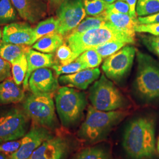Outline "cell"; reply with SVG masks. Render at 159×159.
<instances>
[{"label": "cell", "mask_w": 159, "mask_h": 159, "mask_svg": "<svg viewBox=\"0 0 159 159\" xmlns=\"http://www.w3.org/2000/svg\"><path fill=\"white\" fill-rule=\"evenodd\" d=\"M54 136L51 131L40 125H35L22 137L17 150L10 154V159H28L34 151L47 140Z\"/></svg>", "instance_id": "obj_12"}, {"label": "cell", "mask_w": 159, "mask_h": 159, "mask_svg": "<svg viewBox=\"0 0 159 159\" xmlns=\"http://www.w3.org/2000/svg\"><path fill=\"white\" fill-rule=\"evenodd\" d=\"M135 31L140 33H148L153 36H159V23L138 24L135 27Z\"/></svg>", "instance_id": "obj_35"}, {"label": "cell", "mask_w": 159, "mask_h": 159, "mask_svg": "<svg viewBox=\"0 0 159 159\" xmlns=\"http://www.w3.org/2000/svg\"><path fill=\"white\" fill-rule=\"evenodd\" d=\"M31 48L30 46L15 44L1 41L0 42V56L12 63L24 54H26Z\"/></svg>", "instance_id": "obj_22"}, {"label": "cell", "mask_w": 159, "mask_h": 159, "mask_svg": "<svg viewBox=\"0 0 159 159\" xmlns=\"http://www.w3.org/2000/svg\"><path fill=\"white\" fill-rule=\"evenodd\" d=\"M137 20L138 23L140 24L159 23V12L146 17H139Z\"/></svg>", "instance_id": "obj_38"}, {"label": "cell", "mask_w": 159, "mask_h": 159, "mask_svg": "<svg viewBox=\"0 0 159 159\" xmlns=\"http://www.w3.org/2000/svg\"><path fill=\"white\" fill-rule=\"evenodd\" d=\"M83 0H64L56 10L59 21L57 33L66 36L75 29L86 16Z\"/></svg>", "instance_id": "obj_10"}, {"label": "cell", "mask_w": 159, "mask_h": 159, "mask_svg": "<svg viewBox=\"0 0 159 159\" xmlns=\"http://www.w3.org/2000/svg\"><path fill=\"white\" fill-rule=\"evenodd\" d=\"M106 20L102 15L95 17H85L79 24L68 34H79L91 29L98 28L106 23Z\"/></svg>", "instance_id": "obj_26"}, {"label": "cell", "mask_w": 159, "mask_h": 159, "mask_svg": "<svg viewBox=\"0 0 159 159\" xmlns=\"http://www.w3.org/2000/svg\"><path fill=\"white\" fill-rule=\"evenodd\" d=\"M83 2L86 14L93 17L101 15L109 4L104 0H83Z\"/></svg>", "instance_id": "obj_30"}, {"label": "cell", "mask_w": 159, "mask_h": 159, "mask_svg": "<svg viewBox=\"0 0 159 159\" xmlns=\"http://www.w3.org/2000/svg\"><path fill=\"white\" fill-rule=\"evenodd\" d=\"M25 98L23 88L10 77L0 83V105L21 102Z\"/></svg>", "instance_id": "obj_18"}, {"label": "cell", "mask_w": 159, "mask_h": 159, "mask_svg": "<svg viewBox=\"0 0 159 159\" xmlns=\"http://www.w3.org/2000/svg\"><path fill=\"white\" fill-rule=\"evenodd\" d=\"M102 56L93 49H89L83 52L75 60L83 63L86 68L98 67L102 61Z\"/></svg>", "instance_id": "obj_29"}, {"label": "cell", "mask_w": 159, "mask_h": 159, "mask_svg": "<svg viewBox=\"0 0 159 159\" xmlns=\"http://www.w3.org/2000/svg\"><path fill=\"white\" fill-rule=\"evenodd\" d=\"M2 31H1V30L0 29V42L2 41Z\"/></svg>", "instance_id": "obj_44"}, {"label": "cell", "mask_w": 159, "mask_h": 159, "mask_svg": "<svg viewBox=\"0 0 159 159\" xmlns=\"http://www.w3.org/2000/svg\"><path fill=\"white\" fill-rule=\"evenodd\" d=\"M104 1H105L108 4H112V3L114 2L115 1H116L117 0H104Z\"/></svg>", "instance_id": "obj_43"}, {"label": "cell", "mask_w": 159, "mask_h": 159, "mask_svg": "<svg viewBox=\"0 0 159 159\" xmlns=\"http://www.w3.org/2000/svg\"><path fill=\"white\" fill-rule=\"evenodd\" d=\"M72 159H112L111 149L108 144L99 143L82 149Z\"/></svg>", "instance_id": "obj_20"}, {"label": "cell", "mask_w": 159, "mask_h": 159, "mask_svg": "<svg viewBox=\"0 0 159 159\" xmlns=\"http://www.w3.org/2000/svg\"><path fill=\"white\" fill-rule=\"evenodd\" d=\"M143 43L149 51L159 57V36L144 35L142 38Z\"/></svg>", "instance_id": "obj_33"}, {"label": "cell", "mask_w": 159, "mask_h": 159, "mask_svg": "<svg viewBox=\"0 0 159 159\" xmlns=\"http://www.w3.org/2000/svg\"><path fill=\"white\" fill-rule=\"evenodd\" d=\"M65 37L66 43L73 52L74 61L84 51L107 42L120 41L127 44L135 43V37L116 28L107 21L100 27L79 34H68Z\"/></svg>", "instance_id": "obj_3"}, {"label": "cell", "mask_w": 159, "mask_h": 159, "mask_svg": "<svg viewBox=\"0 0 159 159\" xmlns=\"http://www.w3.org/2000/svg\"><path fill=\"white\" fill-rule=\"evenodd\" d=\"M73 148L70 139L54 136L43 143L28 159H67Z\"/></svg>", "instance_id": "obj_11"}, {"label": "cell", "mask_w": 159, "mask_h": 159, "mask_svg": "<svg viewBox=\"0 0 159 159\" xmlns=\"http://www.w3.org/2000/svg\"><path fill=\"white\" fill-rule=\"evenodd\" d=\"M30 120L23 109L11 107L0 111V144L24 136L28 132Z\"/></svg>", "instance_id": "obj_8"}, {"label": "cell", "mask_w": 159, "mask_h": 159, "mask_svg": "<svg viewBox=\"0 0 159 159\" xmlns=\"http://www.w3.org/2000/svg\"><path fill=\"white\" fill-rule=\"evenodd\" d=\"M20 144H21L20 140L1 143L0 153H3L6 154H11L17 150L20 147Z\"/></svg>", "instance_id": "obj_37"}, {"label": "cell", "mask_w": 159, "mask_h": 159, "mask_svg": "<svg viewBox=\"0 0 159 159\" xmlns=\"http://www.w3.org/2000/svg\"><path fill=\"white\" fill-rule=\"evenodd\" d=\"M28 63V69L25 77L23 81V88L29 89V80L31 73L35 70L41 68H50L56 64L52 54H47L35 50L31 48L26 54Z\"/></svg>", "instance_id": "obj_17"}, {"label": "cell", "mask_w": 159, "mask_h": 159, "mask_svg": "<svg viewBox=\"0 0 159 159\" xmlns=\"http://www.w3.org/2000/svg\"><path fill=\"white\" fill-rule=\"evenodd\" d=\"M2 41L15 44L33 46L35 43L34 28L26 22L7 24L2 30Z\"/></svg>", "instance_id": "obj_14"}, {"label": "cell", "mask_w": 159, "mask_h": 159, "mask_svg": "<svg viewBox=\"0 0 159 159\" xmlns=\"http://www.w3.org/2000/svg\"><path fill=\"white\" fill-rule=\"evenodd\" d=\"M59 21L56 17H50L40 21L34 28L35 43L46 35L57 33Z\"/></svg>", "instance_id": "obj_23"}, {"label": "cell", "mask_w": 159, "mask_h": 159, "mask_svg": "<svg viewBox=\"0 0 159 159\" xmlns=\"http://www.w3.org/2000/svg\"><path fill=\"white\" fill-rule=\"evenodd\" d=\"M64 43V36L58 33H54L40 38L31 46V48L41 52L53 54Z\"/></svg>", "instance_id": "obj_21"}, {"label": "cell", "mask_w": 159, "mask_h": 159, "mask_svg": "<svg viewBox=\"0 0 159 159\" xmlns=\"http://www.w3.org/2000/svg\"><path fill=\"white\" fill-rule=\"evenodd\" d=\"M156 120L153 117L137 116L125 125L122 146L130 159H156Z\"/></svg>", "instance_id": "obj_1"}, {"label": "cell", "mask_w": 159, "mask_h": 159, "mask_svg": "<svg viewBox=\"0 0 159 159\" xmlns=\"http://www.w3.org/2000/svg\"><path fill=\"white\" fill-rule=\"evenodd\" d=\"M125 2L130 8L129 15L133 18H137L136 6L137 0H121Z\"/></svg>", "instance_id": "obj_39"}, {"label": "cell", "mask_w": 159, "mask_h": 159, "mask_svg": "<svg viewBox=\"0 0 159 159\" xmlns=\"http://www.w3.org/2000/svg\"><path fill=\"white\" fill-rule=\"evenodd\" d=\"M23 109L35 125L51 131L59 125L52 94L32 93L23 100Z\"/></svg>", "instance_id": "obj_7"}, {"label": "cell", "mask_w": 159, "mask_h": 159, "mask_svg": "<svg viewBox=\"0 0 159 159\" xmlns=\"http://www.w3.org/2000/svg\"><path fill=\"white\" fill-rule=\"evenodd\" d=\"M57 76L63 74H71L77 73L83 70L87 69L85 66L77 60L66 65L56 64L52 67Z\"/></svg>", "instance_id": "obj_31"}, {"label": "cell", "mask_w": 159, "mask_h": 159, "mask_svg": "<svg viewBox=\"0 0 159 159\" xmlns=\"http://www.w3.org/2000/svg\"><path fill=\"white\" fill-rule=\"evenodd\" d=\"M54 97L57 114L63 126L72 129L79 125L88 103L85 93L63 86L57 90Z\"/></svg>", "instance_id": "obj_4"}, {"label": "cell", "mask_w": 159, "mask_h": 159, "mask_svg": "<svg viewBox=\"0 0 159 159\" xmlns=\"http://www.w3.org/2000/svg\"><path fill=\"white\" fill-rule=\"evenodd\" d=\"M64 0H49V8L50 10H57Z\"/></svg>", "instance_id": "obj_40"}, {"label": "cell", "mask_w": 159, "mask_h": 159, "mask_svg": "<svg viewBox=\"0 0 159 159\" xmlns=\"http://www.w3.org/2000/svg\"><path fill=\"white\" fill-rule=\"evenodd\" d=\"M156 148H157V153L159 154V135L158 139H157V144H156Z\"/></svg>", "instance_id": "obj_42"}, {"label": "cell", "mask_w": 159, "mask_h": 159, "mask_svg": "<svg viewBox=\"0 0 159 159\" xmlns=\"http://www.w3.org/2000/svg\"><path fill=\"white\" fill-rule=\"evenodd\" d=\"M106 21L133 37H135V27L139 24L137 18L129 14L104 11L101 14Z\"/></svg>", "instance_id": "obj_19"}, {"label": "cell", "mask_w": 159, "mask_h": 159, "mask_svg": "<svg viewBox=\"0 0 159 159\" xmlns=\"http://www.w3.org/2000/svg\"><path fill=\"white\" fill-rule=\"evenodd\" d=\"M29 89L33 94H52L59 89L57 75L50 68L37 69L30 77Z\"/></svg>", "instance_id": "obj_13"}, {"label": "cell", "mask_w": 159, "mask_h": 159, "mask_svg": "<svg viewBox=\"0 0 159 159\" xmlns=\"http://www.w3.org/2000/svg\"><path fill=\"white\" fill-rule=\"evenodd\" d=\"M17 13L11 0H0V25L15 23Z\"/></svg>", "instance_id": "obj_24"}, {"label": "cell", "mask_w": 159, "mask_h": 159, "mask_svg": "<svg viewBox=\"0 0 159 159\" xmlns=\"http://www.w3.org/2000/svg\"><path fill=\"white\" fill-rule=\"evenodd\" d=\"M136 52L135 47L129 45L106 58L102 65L106 76L116 82L122 81L130 70Z\"/></svg>", "instance_id": "obj_9"}, {"label": "cell", "mask_w": 159, "mask_h": 159, "mask_svg": "<svg viewBox=\"0 0 159 159\" xmlns=\"http://www.w3.org/2000/svg\"><path fill=\"white\" fill-rule=\"evenodd\" d=\"M89 99L93 107L103 111L125 110L129 106L127 98L104 74L91 85Z\"/></svg>", "instance_id": "obj_6"}, {"label": "cell", "mask_w": 159, "mask_h": 159, "mask_svg": "<svg viewBox=\"0 0 159 159\" xmlns=\"http://www.w3.org/2000/svg\"><path fill=\"white\" fill-rule=\"evenodd\" d=\"M159 12V0H137V16L146 17Z\"/></svg>", "instance_id": "obj_27"}, {"label": "cell", "mask_w": 159, "mask_h": 159, "mask_svg": "<svg viewBox=\"0 0 159 159\" xmlns=\"http://www.w3.org/2000/svg\"><path fill=\"white\" fill-rule=\"evenodd\" d=\"M43 1H49V0H43Z\"/></svg>", "instance_id": "obj_45"}, {"label": "cell", "mask_w": 159, "mask_h": 159, "mask_svg": "<svg viewBox=\"0 0 159 159\" xmlns=\"http://www.w3.org/2000/svg\"><path fill=\"white\" fill-rule=\"evenodd\" d=\"M56 52V60L58 65H66L74 61L73 52L66 43L60 46Z\"/></svg>", "instance_id": "obj_32"}, {"label": "cell", "mask_w": 159, "mask_h": 159, "mask_svg": "<svg viewBox=\"0 0 159 159\" xmlns=\"http://www.w3.org/2000/svg\"><path fill=\"white\" fill-rule=\"evenodd\" d=\"M129 114L125 110L100 111L90 105L87 108L85 120L80 126L77 136L91 145L103 142Z\"/></svg>", "instance_id": "obj_2"}, {"label": "cell", "mask_w": 159, "mask_h": 159, "mask_svg": "<svg viewBox=\"0 0 159 159\" xmlns=\"http://www.w3.org/2000/svg\"><path fill=\"white\" fill-rule=\"evenodd\" d=\"M0 159H10L7 154L3 153H0Z\"/></svg>", "instance_id": "obj_41"}, {"label": "cell", "mask_w": 159, "mask_h": 159, "mask_svg": "<svg viewBox=\"0 0 159 159\" xmlns=\"http://www.w3.org/2000/svg\"><path fill=\"white\" fill-rule=\"evenodd\" d=\"M100 75V70L98 67L87 68L73 74L62 75L59 77L58 82L65 86L85 90L98 79Z\"/></svg>", "instance_id": "obj_16"}, {"label": "cell", "mask_w": 159, "mask_h": 159, "mask_svg": "<svg viewBox=\"0 0 159 159\" xmlns=\"http://www.w3.org/2000/svg\"><path fill=\"white\" fill-rule=\"evenodd\" d=\"M137 60L134 90L143 102H152L159 98V63L150 56L140 51L137 52Z\"/></svg>", "instance_id": "obj_5"}, {"label": "cell", "mask_w": 159, "mask_h": 159, "mask_svg": "<svg viewBox=\"0 0 159 159\" xmlns=\"http://www.w3.org/2000/svg\"><path fill=\"white\" fill-rule=\"evenodd\" d=\"M127 45V43L120 41H110L100 46L91 48L100 54L102 58H106Z\"/></svg>", "instance_id": "obj_28"}, {"label": "cell", "mask_w": 159, "mask_h": 159, "mask_svg": "<svg viewBox=\"0 0 159 159\" xmlns=\"http://www.w3.org/2000/svg\"><path fill=\"white\" fill-rule=\"evenodd\" d=\"M105 11L129 14L130 8L129 5L125 1L117 0L112 4H109Z\"/></svg>", "instance_id": "obj_34"}, {"label": "cell", "mask_w": 159, "mask_h": 159, "mask_svg": "<svg viewBox=\"0 0 159 159\" xmlns=\"http://www.w3.org/2000/svg\"><path fill=\"white\" fill-rule=\"evenodd\" d=\"M20 17L31 24L40 21L46 17L47 6L43 0H11Z\"/></svg>", "instance_id": "obj_15"}, {"label": "cell", "mask_w": 159, "mask_h": 159, "mask_svg": "<svg viewBox=\"0 0 159 159\" xmlns=\"http://www.w3.org/2000/svg\"><path fill=\"white\" fill-rule=\"evenodd\" d=\"M11 64L12 77L17 85L23 83L28 69L26 54H24Z\"/></svg>", "instance_id": "obj_25"}, {"label": "cell", "mask_w": 159, "mask_h": 159, "mask_svg": "<svg viewBox=\"0 0 159 159\" xmlns=\"http://www.w3.org/2000/svg\"><path fill=\"white\" fill-rule=\"evenodd\" d=\"M11 76V64L0 56V83Z\"/></svg>", "instance_id": "obj_36"}]
</instances>
